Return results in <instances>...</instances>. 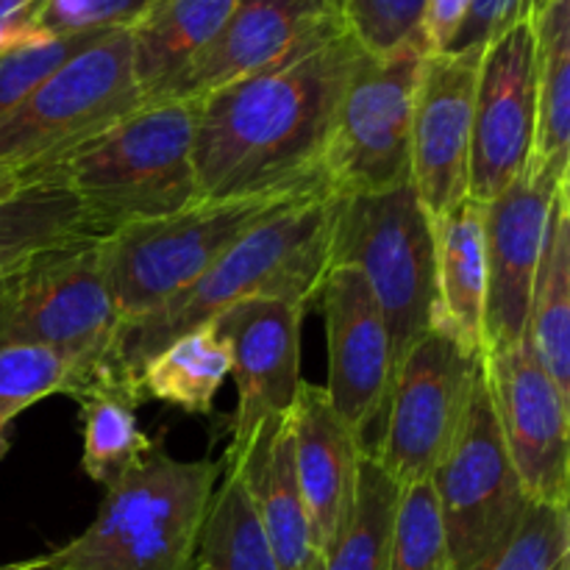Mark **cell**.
<instances>
[{"label":"cell","mask_w":570,"mask_h":570,"mask_svg":"<svg viewBox=\"0 0 570 570\" xmlns=\"http://www.w3.org/2000/svg\"><path fill=\"white\" fill-rule=\"evenodd\" d=\"M362 53L343 22L287 59L195 100L193 161L200 198L328 187L323 156Z\"/></svg>","instance_id":"cell-1"},{"label":"cell","mask_w":570,"mask_h":570,"mask_svg":"<svg viewBox=\"0 0 570 570\" xmlns=\"http://www.w3.org/2000/svg\"><path fill=\"white\" fill-rule=\"evenodd\" d=\"M340 204L343 195L321 189L250 228L176 298L142 321L117 326L109 354L111 371L137 387L150 356L248 298H282L309 306L332 267V234Z\"/></svg>","instance_id":"cell-2"},{"label":"cell","mask_w":570,"mask_h":570,"mask_svg":"<svg viewBox=\"0 0 570 570\" xmlns=\"http://www.w3.org/2000/svg\"><path fill=\"white\" fill-rule=\"evenodd\" d=\"M195 100H156L81 148L22 167L28 184H59L104 234L200 200L193 161Z\"/></svg>","instance_id":"cell-3"},{"label":"cell","mask_w":570,"mask_h":570,"mask_svg":"<svg viewBox=\"0 0 570 570\" xmlns=\"http://www.w3.org/2000/svg\"><path fill=\"white\" fill-rule=\"evenodd\" d=\"M220 462L178 460L159 443L106 488L95 521L42 557L48 570H189Z\"/></svg>","instance_id":"cell-4"},{"label":"cell","mask_w":570,"mask_h":570,"mask_svg":"<svg viewBox=\"0 0 570 570\" xmlns=\"http://www.w3.org/2000/svg\"><path fill=\"white\" fill-rule=\"evenodd\" d=\"M321 189L328 187L259 198H200L173 215L128 223L106 234L100 254L120 326L142 321L176 298L250 228Z\"/></svg>","instance_id":"cell-5"},{"label":"cell","mask_w":570,"mask_h":570,"mask_svg":"<svg viewBox=\"0 0 570 570\" xmlns=\"http://www.w3.org/2000/svg\"><path fill=\"white\" fill-rule=\"evenodd\" d=\"M100 243L104 234L72 237L0 276V345L56 351L87 367L109 365L120 321Z\"/></svg>","instance_id":"cell-6"},{"label":"cell","mask_w":570,"mask_h":570,"mask_svg":"<svg viewBox=\"0 0 570 570\" xmlns=\"http://www.w3.org/2000/svg\"><path fill=\"white\" fill-rule=\"evenodd\" d=\"M348 265L365 276L384 323L393 360L432 328L434 220L417 200L412 184L387 193L343 195L332 234V267Z\"/></svg>","instance_id":"cell-7"},{"label":"cell","mask_w":570,"mask_h":570,"mask_svg":"<svg viewBox=\"0 0 570 570\" xmlns=\"http://www.w3.org/2000/svg\"><path fill=\"white\" fill-rule=\"evenodd\" d=\"M142 106L128 28L109 31L0 117V161L31 167L100 137Z\"/></svg>","instance_id":"cell-8"},{"label":"cell","mask_w":570,"mask_h":570,"mask_svg":"<svg viewBox=\"0 0 570 570\" xmlns=\"http://www.w3.org/2000/svg\"><path fill=\"white\" fill-rule=\"evenodd\" d=\"M426 53L423 39L390 53H362L323 156V178L332 193H387L410 184L412 109Z\"/></svg>","instance_id":"cell-9"},{"label":"cell","mask_w":570,"mask_h":570,"mask_svg":"<svg viewBox=\"0 0 570 570\" xmlns=\"http://www.w3.org/2000/svg\"><path fill=\"white\" fill-rule=\"evenodd\" d=\"M479 371L482 354L440 326L401 356L382 434L371 451L399 488L426 482L445 460L465 423Z\"/></svg>","instance_id":"cell-10"},{"label":"cell","mask_w":570,"mask_h":570,"mask_svg":"<svg viewBox=\"0 0 570 570\" xmlns=\"http://www.w3.org/2000/svg\"><path fill=\"white\" fill-rule=\"evenodd\" d=\"M451 570H468L499 549L532 501L512 468L490 404L484 367L454 445L432 473Z\"/></svg>","instance_id":"cell-11"},{"label":"cell","mask_w":570,"mask_h":570,"mask_svg":"<svg viewBox=\"0 0 570 570\" xmlns=\"http://www.w3.org/2000/svg\"><path fill=\"white\" fill-rule=\"evenodd\" d=\"M482 367L501 440L527 499L568 507L570 395L540 365L527 334L515 345L482 351Z\"/></svg>","instance_id":"cell-12"},{"label":"cell","mask_w":570,"mask_h":570,"mask_svg":"<svg viewBox=\"0 0 570 570\" xmlns=\"http://www.w3.org/2000/svg\"><path fill=\"white\" fill-rule=\"evenodd\" d=\"M317 298L328 340L326 395L362 451H367V434L376 432L373 445L379 443L393 387L395 360L387 323L356 267H328Z\"/></svg>","instance_id":"cell-13"},{"label":"cell","mask_w":570,"mask_h":570,"mask_svg":"<svg viewBox=\"0 0 570 570\" xmlns=\"http://www.w3.org/2000/svg\"><path fill=\"white\" fill-rule=\"evenodd\" d=\"M538 87H534L532 17L512 26L484 48L473 98L471 176L468 198L488 204L534 154Z\"/></svg>","instance_id":"cell-14"},{"label":"cell","mask_w":570,"mask_h":570,"mask_svg":"<svg viewBox=\"0 0 570 570\" xmlns=\"http://www.w3.org/2000/svg\"><path fill=\"white\" fill-rule=\"evenodd\" d=\"M568 176L540 159L518 173L484 206V259H488V301H484V348H507L527 334L534 273L543 254L546 220L557 189Z\"/></svg>","instance_id":"cell-15"},{"label":"cell","mask_w":570,"mask_h":570,"mask_svg":"<svg viewBox=\"0 0 570 570\" xmlns=\"http://www.w3.org/2000/svg\"><path fill=\"white\" fill-rule=\"evenodd\" d=\"M484 50L426 53L412 109L410 184L432 220L468 198L473 98Z\"/></svg>","instance_id":"cell-16"},{"label":"cell","mask_w":570,"mask_h":570,"mask_svg":"<svg viewBox=\"0 0 570 570\" xmlns=\"http://www.w3.org/2000/svg\"><path fill=\"white\" fill-rule=\"evenodd\" d=\"M306 306L282 298H248L212 321L228 351L237 382L232 443L223 460H237L271 417L289 415L301 379V321Z\"/></svg>","instance_id":"cell-17"},{"label":"cell","mask_w":570,"mask_h":570,"mask_svg":"<svg viewBox=\"0 0 570 570\" xmlns=\"http://www.w3.org/2000/svg\"><path fill=\"white\" fill-rule=\"evenodd\" d=\"M343 22V0H237L215 39L159 100H200L287 59Z\"/></svg>","instance_id":"cell-18"},{"label":"cell","mask_w":570,"mask_h":570,"mask_svg":"<svg viewBox=\"0 0 570 570\" xmlns=\"http://www.w3.org/2000/svg\"><path fill=\"white\" fill-rule=\"evenodd\" d=\"M293 460L321 557L343 532L356 495L362 445L334 412L323 384L304 382L293 410Z\"/></svg>","instance_id":"cell-19"},{"label":"cell","mask_w":570,"mask_h":570,"mask_svg":"<svg viewBox=\"0 0 570 570\" xmlns=\"http://www.w3.org/2000/svg\"><path fill=\"white\" fill-rule=\"evenodd\" d=\"M220 465L232 468L243 479L278 570H317L321 551L295 476L289 415L262 423L248 449L237 460H223Z\"/></svg>","instance_id":"cell-20"},{"label":"cell","mask_w":570,"mask_h":570,"mask_svg":"<svg viewBox=\"0 0 570 570\" xmlns=\"http://www.w3.org/2000/svg\"><path fill=\"white\" fill-rule=\"evenodd\" d=\"M434 304L432 326L454 334L465 348H484V301H488V259H484V206L465 198L434 220Z\"/></svg>","instance_id":"cell-21"},{"label":"cell","mask_w":570,"mask_h":570,"mask_svg":"<svg viewBox=\"0 0 570 570\" xmlns=\"http://www.w3.org/2000/svg\"><path fill=\"white\" fill-rule=\"evenodd\" d=\"M237 0H156L131 28V65L142 104L159 100L215 39Z\"/></svg>","instance_id":"cell-22"},{"label":"cell","mask_w":570,"mask_h":570,"mask_svg":"<svg viewBox=\"0 0 570 570\" xmlns=\"http://www.w3.org/2000/svg\"><path fill=\"white\" fill-rule=\"evenodd\" d=\"M527 340L557 387L570 395V193L557 189L546 220L543 254L529 301Z\"/></svg>","instance_id":"cell-23"},{"label":"cell","mask_w":570,"mask_h":570,"mask_svg":"<svg viewBox=\"0 0 570 570\" xmlns=\"http://www.w3.org/2000/svg\"><path fill=\"white\" fill-rule=\"evenodd\" d=\"M72 401H78L83 417L81 468L92 482L109 488L154 449L156 440L137 421L142 393L109 365L95 373Z\"/></svg>","instance_id":"cell-24"},{"label":"cell","mask_w":570,"mask_h":570,"mask_svg":"<svg viewBox=\"0 0 570 570\" xmlns=\"http://www.w3.org/2000/svg\"><path fill=\"white\" fill-rule=\"evenodd\" d=\"M538 128L534 159L570 170V0H546L532 14Z\"/></svg>","instance_id":"cell-25"},{"label":"cell","mask_w":570,"mask_h":570,"mask_svg":"<svg viewBox=\"0 0 570 570\" xmlns=\"http://www.w3.org/2000/svg\"><path fill=\"white\" fill-rule=\"evenodd\" d=\"M226 376H232V351L217 328L206 323L150 356L137 387L142 395L189 415H209Z\"/></svg>","instance_id":"cell-26"},{"label":"cell","mask_w":570,"mask_h":570,"mask_svg":"<svg viewBox=\"0 0 570 570\" xmlns=\"http://www.w3.org/2000/svg\"><path fill=\"white\" fill-rule=\"evenodd\" d=\"M83 234H104L78 198L59 184H28L0 200V276L37 250ZM106 237V234H104Z\"/></svg>","instance_id":"cell-27"},{"label":"cell","mask_w":570,"mask_h":570,"mask_svg":"<svg viewBox=\"0 0 570 570\" xmlns=\"http://www.w3.org/2000/svg\"><path fill=\"white\" fill-rule=\"evenodd\" d=\"M399 495L401 488L384 468L371 454H362L351 515L317 570H390Z\"/></svg>","instance_id":"cell-28"},{"label":"cell","mask_w":570,"mask_h":570,"mask_svg":"<svg viewBox=\"0 0 570 570\" xmlns=\"http://www.w3.org/2000/svg\"><path fill=\"white\" fill-rule=\"evenodd\" d=\"M189 570H278L243 479L232 468L220 471Z\"/></svg>","instance_id":"cell-29"},{"label":"cell","mask_w":570,"mask_h":570,"mask_svg":"<svg viewBox=\"0 0 570 570\" xmlns=\"http://www.w3.org/2000/svg\"><path fill=\"white\" fill-rule=\"evenodd\" d=\"M104 367H87L56 351L0 345V423L9 426L48 395L65 393L72 399Z\"/></svg>","instance_id":"cell-30"},{"label":"cell","mask_w":570,"mask_h":570,"mask_svg":"<svg viewBox=\"0 0 570 570\" xmlns=\"http://www.w3.org/2000/svg\"><path fill=\"white\" fill-rule=\"evenodd\" d=\"M390 570H451L432 482L401 488L390 543Z\"/></svg>","instance_id":"cell-31"},{"label":"cell","mask_w":570,"mask_h":570,"mask_svg":"<svg viewBox=\"0 0 570 570\" xmlns=\"http://www.w3.org/2000/svg\"><path fill=\"white\" fill-rule=\"evenodd\" d=\"M568 554V507L529 504L515 532L468 570H554Z\"/></svg>","instance_id":"cell-32"},{"label":"cell","mask_w":570,"mask_h":570,"mask_svg":"<svg viewBox=\"0 0 570 570\" xmlns=\"http://www.w3.org/2000/svg\"><path fill=\"white\" fill-rule=\"evenodd\" d=\"M109 33V31H106ZM104 33H76V37H33L0 48V117L20 106L50 72L81 53Z\"/></svg>","instance_id":"cell-33"},{"label":"cell","mask_w":570,"mask_h":570,"mask_svg":"<svg viewBox=\"0 0 570 570\" xmlns=\"http://www.w3.org/2000/svg\"><path fill=\"white\" fill-rule=\"evenodd\" d=\"M429 0H343V20L365 53H390L423 39Z\"/></svg>","instance_id":"cell-34"},{"label":"cell","mask_w":570,"mask_h":570,"mask_svg":"<svg viewBox=\"0 0 570 570\" xmlns=\"http://www.w3.org/2000/svg\"><path fill=\"white\" fill-rule=\"evenodd\" d=\"M156 0H42L33 11L31 28L42 37H76L131 28Z\"/></svg>","instance_id":"cell-35"},{"label":"cell","mask_w":570,"mask_h":570,"mask_svg":"<svg viewBox=\"0 0 570 570\" xmlns=\"http://www.w3.org/2000/svg\"><path fill=\"white\" fill-rule=\"evenodd\" d=\"M546 0H471L465 20L449 42L451 53L460 50H484L493 39L510 31L521 20H529Z\"/></svg>","instance_id":"cell-36"},{"label":"cell","mask_w":570,"mask_h":570,"mask_svg":"<svg viewBox=\"0 0 570 570\" xmlns=\"http://www.w3.org/2000/svg\"><path fill=\"white\" fill-rule=\"evenodd\" d=\"M468 6H471V0H429L421 28L429 53H440V50L449 48L456 28L465 20Z\"/></svg>","instance_id":"cell-37"},{"label":"cell","mask_w":570,"mask_h":570,"mask_svg":"<svg viewBox=\"0 0 570 570\" xmlns=\"http://www.w3.org/2000/svg\"><path fill=\"white\" fill-rule=\"evenodd\" d=\"M42 0H0V37L3 39H22L31 37V22L33 11ZM42 37V33H39Z\"/></svg>","instance_id":"cell-38"},{"label":"cell","mask_w":570,"mask_h":570,"mask_svg":"<svg viewBox=\"0 0 570 570\" xmlns=\"http://www.w3.org/2000/svg\"><path fill=\"white\" fill-rule=\"evenodd\" d=\"M26 187V170H22L20 165H11V161H0V200L11 198V195H17Z\"/></svg>","instance_id":"cell-39"},{"label":"cell","mask_w":570,"mask_h":570,"mask_svg":"<svg viewBox=\"0 0 570 570\" xmlns=\"http://www.w3.org/2000/svg\"><path fill=\"white\" fill-rule=\"evenodd\" d=\"M0 570H48L45 568L42 557H37V560H26V562H14V566H3Z\"/></svg>","instance_id":"cell-40"},{"label":"cell","mask_w":570,"mask_h":570,"mask_svg":"<svg viewBox=\"0 0 570 570\" xmlns=\"http://www.w3.org/2000/svg\"><path fill=\"white\" fill-rule=\"evenodd\" d=\"M11 443H9V426L6 423H0V460H3L6 454H9Z\"/></svg>","instance_id":"cell-41"},{"label":"cell","mask_w":570,"mask_h":570,"mask_svg":"<svg viewBox=\"0 0 570 570\" xmlns=\"http://www.w3.org/2000/svg\"><path fill=\"white\" fill-rule=\"evenodd\" d=\"M31 37H33V33H31ZM22 39H26V37H22ZM11 42H20V39H3V37H0V48H6V45H11Z\"/></svg>","instance_id":"cell-42"},{"label":"cell","mask_w":570,"mask_h":570,"mask_svg":"<svg viewBox=\"0 0 570 570\" xmlns=\"http://www.w3.org/2000/svg\"><path fill=\"white\" fill-rule=\"evenodd\" d=\"M554 570H570V557H568V560H562L560 566H557Z\"/></svg>","instance_id":"cell-43"}]
</instances>
